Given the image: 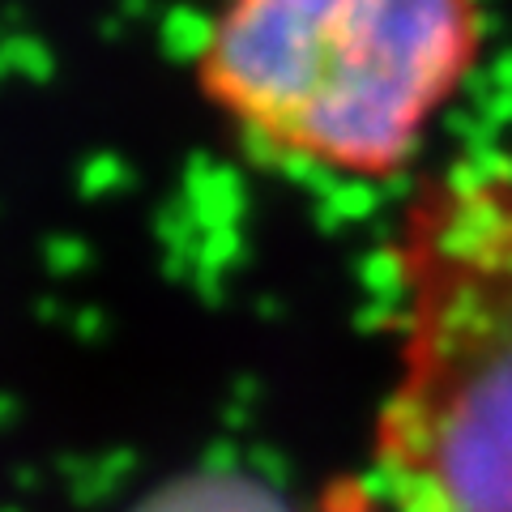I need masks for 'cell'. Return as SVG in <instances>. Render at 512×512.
Masks as SVG:
<instances>
[{"mask_svg": "<svg viewBox=\"0 0 512 512\" xmlns=\"http://www.w3.org/2000/svg\"><path fill=\"white\" fill-rule=\"evenodd\" d=\"M137 512H286V504L244 474H192L167 483Z\"/></svg>", "mask_w": 512, "mask_h": 512, "instance_id": "3957f363", "label": "cell"}, {"mask_svg": "<svg viewBox=\"0 0 512 512\" xmlns=\"http://www.w3.org/2000/svg\"><path fill=\"white\" fill-rule=\"evenodd\" d=\"M393 269L402 338L372 487L393 512H512V154L414 188Z\"/></svg>", "mask_w": 512, "mask_h": 512, "instance_id": "6da1fadb", "label": "cell"}, {"mask_svg": "<svg viewBox=\"0 0 512 512\" xmlns=\"http://www.w3.org/2000/svg\"><path fill=\"white\" fill-rule=\"evenodd\" d=\"M478 52V0H222L197 86L269 154L384 180L423 146Z\"/></svg>", "mask_w": 512, "mask_h": 512, "instance_id": "7a4b0ae2", "label": "cell"}, {"mask_svg": "<svg viewBox=\"0 0 512 512\" xmlns=\"http://www.w3.org/2000/svg\"><path fill=\"white\" fill-rule=\"evenodd\" d=\"M316 512H393V508L380 500L372 483H359V478H338V483L320 495Z\"/></svg>", "mask_w": 512, "mask_h": 512, "instance_id": "277c9868", "label": "cell"}]
</instances>
